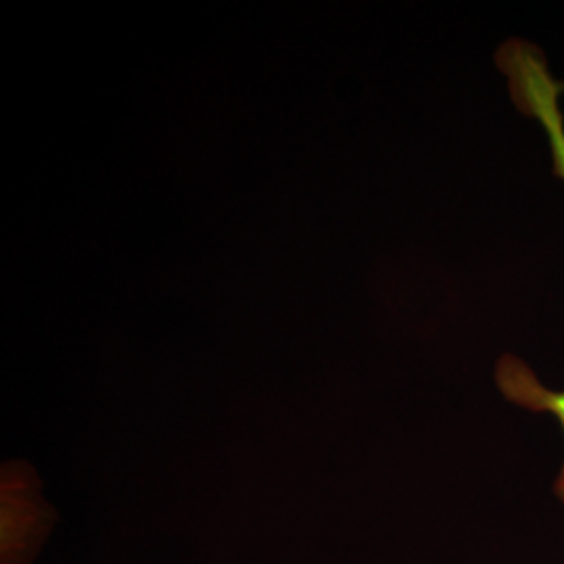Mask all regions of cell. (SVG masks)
I'll return each mask as SVG.
<instances>
[{
  "label": "cell",
  "mask_w": 564,
  "mask_h": 564,
  "mask_svg": "<svg viewBox=\"0 0 564 564\" xmlns=\"http://www.w3.org/2000/svg\"><path fill=\"white\" fill-rule=\"evenodd\" d=\"M496 381L510 402L519 403L531 412L554 414L563 424L564 431V391H552L540 383L533 370L523 360L514 356H505L498 364ZM554 491L564 502V464L554 485Z\"/></svg>",
  "instance_id": "obj_1"
}]
</instances>
